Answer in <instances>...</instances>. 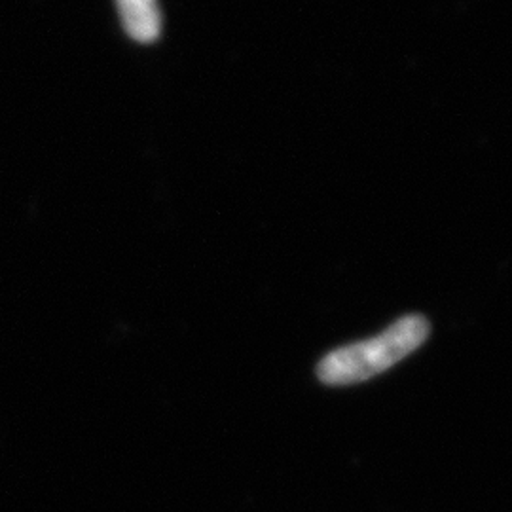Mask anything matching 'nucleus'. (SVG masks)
<instances>
[{
    "instance_id": "1",
    "label": "nucleus",
    "mask_w": 512,
    "mask_h": 512,
    "mask_svg": "<svg viewBox=\"0 0 512 512\" xmlns=\"http://www.w3.org/2000/svg\"><path fill=\"white\" fill-rule=\"evenodd\" d=\"M427 336V319L421 315H406L376 338L332 351L319 363L317 374L329 385L365 382L403 361L420 348Z\"/></svg>"
},
{
    "instance_id": "2",
    "label": "nucleus",
    "mask_w": 512,
    "mask_h": 512,
    "mask_svg": "<svg viewBox=\"0 0 512 512\" xmlns=\"http://www.w3.org/2000/svg\"><path fill=\"white\" fill-rule=\"evenodd\" d=\"M118 14L129 38L152 44L162 35V12L158 0H116Z\"/></svg>"
}]
</instances>
